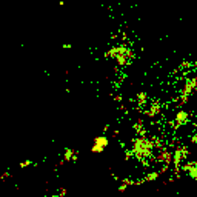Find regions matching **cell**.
Here are the masks:
<instances>
[{"label":"cell","mask_w":197,"mask_h":197,"mask_svg":"<svg viewBox=\"0 0 197 197\" xmlns=\"http://www.w3.org/2000/svg\"><path fill=\"white\" fill-rule=\"evenodd\" d=\"M106 56L115 59L120 65H125V63H128V59L133 57V52L128 48H125V46H117V48H112L111 51H108Z\"/></svg>","instance_id":"obj_1"},{"label":"cell","mask_w":197,"mask_h":197,"mask_svg":"<svg viewBox=\"0 0 197 197\" xmlns=\"http://www.w3.org/2000/svg\"><path fill=\"white\" fill-rule=\"evenodd\" d=\"M108 145H110V139H108L105 134L97 135V137L94 139V142H92L91 153H92V154H100V153H103L105 148H108Z\"/></svg>","instance_id":"obj_2"},{"label":"cell","mask_w":197,"mask_h":197,"mask_svg":"<svg viewBox=\"0 0 197 197\" xmlns=\"http://www.w3.org/2000/svg\"><path fill=\"white\" fill-rule=\"evenodd\" d=\"M183 169L188 173V176L191 179H197V162H191V163H186L183 166Z\"/></svg>","instance_id":"obj_3"},{"label":"cell","mask_w":197,"mask_h":197,"mask_svg":"<svg viewBox=\"0 0 197 197\" xmlns=\"http://www.w3.org/2000/svg\"><path fill=\"white\" fill-rule=\"evenodd\" d=\"M186 119H188V114L185 111H179L177 115H176V122H177L179 125H183L186 122Z\"/></svg>","instance_id":"obj_4"},{"label":"cell","mask_w":197,"mask_h":197,"mask_svg":"<svg viewBox=\"0 0 197 197\" xmlns=\"http://www.w3.org/2000/svg\"><path fill=\"white\" fill-rule=\"evenodd\" d=\"M29 165H32V162L31 160H26V162H22V163H20V168H26V166H29Z\"/></svg>","instance_id":"obj_5"},{"label":"cell","mask_w":197,"mask_h":197,"mask_svg":"<svg viewBox=\"0 0 197 197\" xmlns=\"http://www.w3.org/2000/svg\"><path fill=\"white\" fill-rule=\"evenodd\" d=\"M145 97H146V94H145V92H140V94H139V102H145V100H146Z\"/></svg>","instance_id":"obj_6"}]
</instances>
